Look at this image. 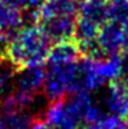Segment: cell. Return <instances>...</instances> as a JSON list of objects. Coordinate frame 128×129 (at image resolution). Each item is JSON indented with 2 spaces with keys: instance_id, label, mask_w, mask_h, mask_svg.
Here are the masks:
<instances>
[{
  "instance_id": "cell-16",
  "label": "cell",
  "mask_w": 128,
  "mask_h": 129,
  "mask_svg": "<svg viewBox=\"0 0 128 129\" xmlns=\"http://www.w3.org/2000/svg\"><path fill=\"white\" fill-rule=\"evenodd\" d=\"M117 129H128V121H123V124H121Z\"/></svg>"
},
{
  "instance_id": "cell-14",
  "label": "cell",
  "mask_w": 128,
  "mask_h": 129,
  "mask_svg": "<svg viewBox=\"0 0 128 129\" xmlns=\"http://www.w3.org/2000/svg\"><path fill=\"white\" fill-rule=\"evenodd\" d=\"M23 10H39L45 0H14Z\"/></svg>"
},
{
  "instance_id": "cell-9",
  "label": "cell",
  "mask_w": 128,
  "mask_h": 129,
  "mask_svg": "<svg viewBox=\"0 0 128 129\" xmlns=\"http://www.w3.org/2000/svg\"><path fill=\"white\" fill-rule=\"evenodd\" d=\"M79 18L102 26L108 21L106 2L103 0H80L79 3Z\"/></svg>"
},
{
  "instance_id": "cell-10",
  "label": "cell",
  "mask_w": 128,
  "mask_h": 129,
  "mask_svg": "<svg viewBox=\"0 0 128 129\" xmlns=\"http://www.w3.org/2000/svg\"><path fill=\"white\" fill-rule=\"evenodd\" d=\"M33 121V114L28 110L0 109V129H29Z\"/></svg>"
},
{
  "instance_id": "cell-15",
  "label": "cell",
  "mask_w": 128,
  "mask_h": 129,
  "mask_svg": "<svg viewBox=\"0 0 128 129\" xmlns=\"http://www.w3.org/2000/svg\"><path fill=\"white\" fill-rule=\"evenodd\" d=\"M8 43H10V37L3 35V33H0V58H6Z\"/></svg>"
},
{
  "instance_id": "cell-4",
  "label": "cell",
  "mask_w": 128,
  "mask_h": 129,
  "mask_svg": "<svg viewBox=\"0 0 128 129\" xmlns=\"http://www.w3.org/2000/svg\"><path fill=\"white\" fill-rule=\"evenodd\" d=\"M102 107L106 111L128 121V84L123 80L110 82L102 99Z\"/></svg>"
},
{
  "instance_id": "cell-3",
  "label": "cell",
  "mask_w": 128,
  "mask_h": 129,
  "mask_svg": "<svg viewBox=\"0 0 128 129\" xmlns=\"http://www.w3.org/2000/svg\"><path fill=\"white\" fill-rule=\"evenodd\" d=\"M125 47H127L125 27L106 21L100 26L92 50L85 56L95 58V59H98V58L118 56L120 52Z\"/></svg>"
},
{
  "instance_id": "cell-12",
  "label": "cell",
  "mask_w": 128,
  "mask_h": 129,
  "mask_svg": "<svg viewBox=\"0 0 128 129\" xmlns=\"http://www.w3.org/2000/svg\"><path fill=\"white\" fill-rule=\"evenodd\" d=\"M17 70L18 69L7 58H0V93L8 89L10 85H13Z\"/></svg>"
},
{
  "instance_id": "cell-2",
  "label": "cell",
  "mask_w": 128,
  "mask_h": 129,
  "mask_svg": "<svg viewBox=\"0 0 128 129\" xmlns=\"http://www.w3.org/2000/svg\"><path fill=\"white\" fill-rule=\"evenodd\" d=\"M99 103L91 92H76L50 102L44 109V122L51 129H81L87 117Z\"/></svg>"
},
{
  "instance_id": "cell-17",
  "label": "cell",
  "mask_w": 128,
  "mask_h": 129,
  "mask_svg": "<svg viewBox=\"0 0 128 129\" xmlns=\"http://www.w3.org/2000/svg\"><path fill=\"white\" fill-rule=\"evenodd\" d=\"M125 37H127V47H128V27H125Z\"/></svg>"
},
{
  "instance_id": "cell-5",
  "label": "cell",
  "mask_w": 128,
  "mask_h": 129,
  "mask_svg": "<svg viewBox=\"0 0 128 129\" xmlns=\"http://www.w3.org/2000/svg\"><path fill=\"white\" fill-rule=\"evenodd\" d=\"M77 17H66V15H55L45 17L37 21V25L47 35L51 41H63L73 39Z\"/></svg>"
},
{
  "instance_id": "cell-8",
  "label": "cell",
  "mask_w": 128,
  "mask_h": 129,
  "mask_svg": "<svg viewBox=\"0 0 128 129\" xmlns=\"http://www.w3.org/2000/svg\"><path fill=\"white\" fill-rule=\"evenodd\" d=\"M80 55L81 51L74 41L63 40L51 45L45 62L47 66H66V64L74 63L80 58Z\"/></svg>"
},
{
  "instance_id": "cell-6",
  "label": "cell",
  "mask_w": 128,
  "mask_h": 129,
  "mask_svg": "<svg viewBox=\"0 0 128 129\" xmlns=\"http://www.w3.org/2000/svg\"><path fill=\"white\" fill-rule=\"evenodd\" d=\"M44 80L45 67L43 64L26 66L17 70L13 81V89L21 91L28 95H37L43 89Z\"/></svg>"
},
{
  "instance_id": "cell-1",
  "label": "cell",
  "mask_w": 128,
  "mask_h": 129,
  "mask_svg": "<svg viewBox=\"0 0 128 129\" xmlns=\"http://www.w3.org/2000/svg\"><path fill=\"white\" fill-rule=\"evenodd\" d=\"M51 43L37 23L25 25L10 39L6 58L17 69L43 64L50 52Z\"/></svg>"
},
{
  "instance_id": "cell-7",
  "label": "cell",
  "mask_w": 128,
  "mask_h": 129,
  "mask_svg": "<svg viewBox=\"0 0 128 129\" xmlns=\"http://www.w3.org/2000/svg\"><path fill=\"white\" fill-rule=\"evenodd\" d=\"M25 26V10L14 0H0V33L13 37Z\"/></svg>"
},
{
  "instance_id": "cell-11",
  "label": "cell",
  "mask_w": 128,
  "mask_h": 129,
  "mask_svg": "<svg viewBox=\"0 0 128 129\" xmlns=\"http://www.w3.org/2000/svg\"><path fill=\"white\" fill-rule=\"evenodd\" d=\"M108 21L128 27V0H106Z\"/></svg>"
},
{
  "instance_id": "cell-18",
  "label": "cell",
  "mask_w": 128,
  "mask_h": 129,
  "mask_svg": "<svg viewBox=\"0 0 128 129\" xmlns=\"http://www.w3.org/2000/svg\"><path fill=\"white\" fill-rule=\"evenodd\" d=\"M103 2H106V0H103Z\"/></svg>"
},
{
  "instance_id": "cell-13",
  "label": "cell",
  "mask_w": 128,
  "mask_h": 129,
  "mask_svg": "<svg viewBox=\"0 0 128 129\" xmlns=\"http://www.w3.org/2000/svg\"><path fill=\"white\" fill-rule=\"evenodd\" d=\"M118 62H120V80L128 84V47L120 52Z\"/></svg>"
}]
</instances>
